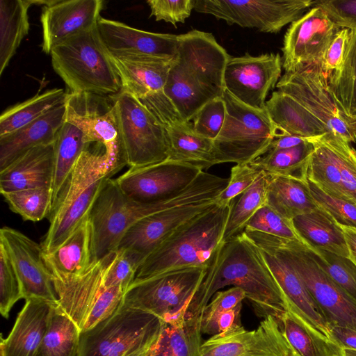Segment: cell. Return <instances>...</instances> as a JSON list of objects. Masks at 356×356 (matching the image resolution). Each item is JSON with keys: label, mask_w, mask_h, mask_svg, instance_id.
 Segmentation results:
<instances>
[{"label": "cell", "mask_w": 356, "mask_h": 356, "mask_svg": "<svg viewBox=\"0 0 356 356\" xmlns=\"http://www.w3.org/2000/svg\"><path fill=\"white\" fill-rule=\"evenodd\" d=\"M268 175L266 204L284 218L291 220L297 216L318 208L307 180Z\"/></svg>", "instance_id": "836d02e7"}, {"label": "cell", "mask_w": 356, "mask_h": 356, "mask_svg": "<svg viewBox=\"0 0 356 356\" xmlns=\"http://www.w3.org/2000/svg\"><path fill=\"white\" fill-rule=\"evenodd\" d=\"M313 143L307 180L331 196L356 204V150L332 133Z\"/></svg>", "instance_id": "5bb4252c"}, {"label": "cell", "mask_w": 356, "mask_h": 356, "mask_svg": "<svg viewBox=\"0 0 356 356\" xmlns=\"http://www.w3.org/2000/svg\"><path fill=\"white\" fill-rule=\"evenodd\" d=\"M246 298L240 288L217 291L202 311L200 332L214 336L233 327L241 326L243 300Z\"/></svg>", "instance_id": "74e56055"}, {"label": "cell", "mask_w": 356, "mask_h": 356, "mask_svg": "<svg viewBox=\"0 0 356 356\" xmlns=\"http://www.w3.org/2000/svg\"><path fill=\"white\" fill-rule=\"evenodd\" d=\"M342 356H356V350L343 348Z\"/></svg>", "instance_id": "03108f58"}, {"label": "cell", "mask_w": 356, "mask_h": 356, "mask_svg": "<svg viewBox=\"0 0 356 356\" xmlns=\"http://www.w3.org/2000/svg\"><path fill=\"white\" fill-rule=\"evenodd\" d=\"M163 321L129 307L123 301L111 317L80 333L77 356H124L129 351L159 340Z\"/></svg>", "instance_id": "9c48e42d"}, {"label": "cell", "mask_w": 356, "mask_h": 356, "mask_svg": "<svg viewBox=\"0 0 356 356\" xmlns=\"http://www.w3.org/2000/svg\"><path fill=\"white\" fill-rule=\"evenodd\" d=\"M118 114L129 168L143 167L169 158L165 129L139 99L120 90L111 95Z\"/></svg>", "instance_id": "8fae6325"}, {"label": "cell", "mask_w": 356, "mask_h": 356, "mask_svg": "<svg viewBox=\"0 0 356 356\" xmlns=\"http://www.w3.org/2000/svg\"><path fill=\"white\" fill-rule=\"evenodd\" d=\"M227 286L241 289L260 317L272 315L280 320L288 311L284 296L261 253L243 232L219 244L186 316L200 319L213 295Z\"/></svg>", "instance_id": "6da1fadb"}, {"label": "cell", "mask_w": 356, "mask_h": 356, "mask_svg": "<svg viewBox=\"0 0 356 356\" xmlns=\"http://www.w3.org/2000/svg\"><path fill=\"white\" fill-rule=\"evenodd\" d=\"M56 305L39 299L25 300L7 338L1 335L4 356H36Z\"/></svg>", "instance_id": "d4e9b609"}, {"label": "cell", "mask_w": 356, "mask_h": 356, "mask_svg": "<svg viewBox=\"0 0 356 356\" xmlns=\"http://www.w3.org/2000/svg\"><path fill=\"white\" fill-rule=\"evenodd\" d=\"M244 229L302 242L292 226L291 220L284 218L266 204L251 217Z\"/></svg>", "instance_id": "681fc988"}, {"label": "cell", "mask_w": 356, "mask_h": 356, "mask_svg": "<svg viewBox=\"0 0 356 356\" xmlns=\"http://www.w3.org/2000/svg\"><path fill=\"white\" fill-rule=\"evenodd\" d=\"M144 258L127 249H118L111 254L103 277V287L121 286L126 292L134 282Z\"/></svg>", "instance_id": "c3c4849f"}, {"label": "cell", "mask_w": 356, "mask_h": 356, "mask_svg": "<svg viewBox=\"0 0 356 356\" xmlns=\"http://www.w3.org/2000/svg\"><path fill=\"white\" fill-rule=\"evenodd\" d=\"M68 93L54 88L38 94L3 111L0 116V136L11 133L38 119L66 102Z\"/></svg>", "instance_id": "60d3db41"}, {"label": "cell", "mask_w": 356, "mask_h": 356, "mask_svg": "<svg viewBox=\"0 0 356 356\" xmlns=\"http://www.w3.org/2000/svg\"><path fill=\"white\" fill-rule=\"evenodd\" d=\"M205 270V267L174 269L134 280L124 293L123 303L152 314L163 322L175 321L186 315Z\"/></svg>", "instance_id": "30bf717a"}, {"label": "cell", "mask_w": 356, "mask_h": 356, "mask_svg": "<svg viewBox=\"0 0 356 356\" xmlns=\"http://www.w3.org/2000/svg\"><path fill=\"white\" fill-rule=\"evenodd\" d=\"M103 6L101 0H49L40 16L42 51L50 54L58 44L95 26Z\"/></svg>", "instance_id": "603a6c76"}, {"label": "cell", "mask_w": 356, "mask_h": 356, "mask_svg": "<svg viewBox=\"0 0 356 356\" xmlns=\"http://www.w3.org/2000/svg\"><path fill=\"white\" fill-rule=\"evenodd\" d=\"M243 233L261 253L284 296L288 311L333 341L329 323L321 309L282 253L260 239L253 232L244 229Z\"/></svg>", "instance_id": "d6986e66"}, {"label": "cell", "mask_w": 356, "mask_h": 356, "mask_svg": "<svg viewBox=\"0 0 356 356\" xmlns=\"http://www.w3.org/2000/svg\"><path fill=\"white\" fill-rule=\"evenodd\" d=\"M167 132L169 160L189 163L200 168L213 165V140L197 134L190 122L184 120L161 90L139 99Z\"/></svg>", "instance_id": "e0dca14e"}, {"label": "cell", "mask_w": 356, "mask_h": 356, "mask_svg": "<svg viewBox=\"0 0 356 356\" xmlns=\"http://www.w3.org/2000/svg\"><path fill=\"white\" fill-rule=\"evenodd\" d=\"M329 74L320 65H312L298 70L285 72L276 87L295 99L322 122L330 133L349 143L356 142V135L344 120L331 92Z\"/></svg>", "instance_id": "4fadbf2b"}, {"label": "cell", "mask_w": 356, "mask_h": 356, "mask_svg": "<svg viewBox=\"0 0 356 356\" xmlns=\"http://www.w3.org/2000/svg\"><path fill=\"white\" fill-rule=\"evenodd\" d=\"M200 319L186 315L163 322L159 341L149 356H200Z\"/></svg>", "instance_id": "8d00e7d4"}, {"label": "cell", "mask_w": 356, "mask_h": 356, "mask_svg": "<svg viewBox=\"0 0 356 356\" xmlns=\"http://www.w3.org/2000/svg\"><path fill=\"white\" fill-rule=\"evenodd\" d=\"M50 56L53 69L70 92L111 96L121 90L111 54L97 25L58 44Z\"/></svg>", "instance_id": "5b68a950"}, {"label": "cell", "mask_w": 356, "mask_h": 356, "mask_svg": "<svg viewBox=\"0 0 356 356\" xmlns=\"http://www.w3.org/2000/svg\"><path fill=\"white\" fill-rule=\"evenodd\" d=\"M10 209L24 220L38 222L49 218L52 209V190L27 188L1 194Z\"/></svg>", "instance_id": "bcb514c9"}, {"label": "cell", "mask_w": 356, "mask_h": 356, "mask_svg": "<svg viewBox=\"0 0 356 356\" xmlns=\"http://www.w3.org/2000/svg\"><path fill=\"white\" fill-rule=\"evenodd\" d=\"M266 110L277 134L315 138L330 133L302 105L280 90L272 93L266 102Z\"/></svg>", "instance_id": "4dcf8cb0"}, {"label": "cell", "mask_w": 356, "mask_h": 356, "mask_svg": "<svg viewBox=\"0 0 356 356\" xmlns=\"http://www.w3.org/2000/svg\"><path fill=\"white\" fill-rule=\"evenodd\" d=\"M125 291L119 286L100 291L81 330L86 331L113 316L121 305Z\"/></svg>", "instance_id": "db71d44e"}, {"label": "cell", "mask_w": 356, "mask_h": 356, "mask_svg": "<svg viewBox=\"0 0 356 356\" xmlns=\"http://www.w3.org/2000/svg\"><path fill=\"white\" fill-rule=\"evenodd\" d=\"M261 171L250 163L236 164L231 169L229 182L217 198L218 204H229L258 178Z\"/></svg>", "instance_id": "11a10c76"}, {"label": "cell", "mask_w": 356, "mask_h": 356, "mask_svg": "<svg viewBox=\"0 0 356 356\" xmlns=\"http://www.w3.org/2000/svg\"><path fill=\"white\" fill-rule=\"evenodd\" d=\"M65 103L38 119L0 136V171L28 150L55 142L65 122Z\"/></svg>", "instance_id": "f1b7e54d"}, {"label": "cell", "mask_w": 356, "mask_h": 356, "mask_svg": "<svg viewBox=\"0 0 356 356\" xmlns=\"http://www.w3.org/2000/svg\"><path fill=\"white\" fill-rule=\"evenodd\" d=\"M278 321L284 336L299 356H342V348L339 345L289 311Z\"/></svg>", "instance_id": "f35d334b"}, {"label": "cell", "mask_w": 356, "mask_h": 356, "mask_svg": "<svg viewBox=\"0 0 356 356\" xmlns=\"http://www.w3.org/2000/svg\"><path fill=\"white\" fill-rule=\"evenodd\" d=\"M0 356H4L3 353L0 350Z\"/></svg>", "instance_id": "003e7915"}, {"label": "cell", "mask_w": 356, "mask_h": 356, "mask_svg": "<svg viewBox=\"0 0 356 356\" xmlns=\"http://www.w3.org/2000/svg\"><path fill=\"white\" fill-rule=\"evenodd\" d=\"M65 106V121L83 134V150L106 155L111 177L127 165L117 108L111 96L70 92Z\"/></svg>", "instance_id": "8992f818"}, {"label": "cell", "mask_w": 356, "mask_h": 356, "mask_svg": "<svg viewBox=\"0 0 356 356\" xmlns=\"http://www.w3.org/2000/svg\"><path fill=\"white\" fill-rule=\"evenodd\" d=\"M35 0H0V75L29 33V9Z\"/></svg>", "instance_id": "d590c367"}, {"label": "cell", "mask_w": 356, "mask_h": 356, "mask_svg": "<svg viewBox=\"0 0 356 356\" xmlns=\"http://www.w3.org/2000/svg\"><path fill=\"white\" fill-rule=\"evenodd\" d=\"M151 10V16L156 21L170 22L175 27L177 22L184 23L193 9L195 0H149L147 1Z\"/></svg>", "instance_id": "9f6ffc18"}, {"label": "cell", "mask_w": 356, "mask_h": 356, "mask_svg": "<svg viewBox=\"0 0 356 356\" xmlns=\"http://www.w3.org/2000/svg\"><path fill=\"white\" fill-rule=\"evenodd\" d=\"M105 179L94 183L65 209L49 219V229L41 243L44 253H51L58 248L89 215Z\"/></svg>", "instance_id": "e575fe53"}, {"label": "cell", "mask_w": 356, "mask_h": 356, "mask_svg": "<svg viewBox=\"0 0 356 356\" xmlns=\"http://www.w3.org/2000/svg\"><path fill=\"white\" fill-rule=\"evenodd\" d=\"M97 26L111 55L136 54L163 58H174L177 55L179 35L145 31L101 17Z\"/></svg>", "instance_id": "cb8c5ba5"}, {"label": "cell", "mask_w": 356, "mask_h": 356, "mask_svg": "<svg viewBox=\"0 0 356 356\" xmlns=\"http://www.w3.org/2000/svg\"><path fill=\"white\" fill-rule=\"evenodd\" d=\"M339 29L322 9L315 6L292 22L284 35L282 49L285 72L320 65L327 47Z\"/></svg>", "instance_id": "44dd1931"}, {"label": "cell", "mask_w": 356, "mask_h": 356, "mask_svg": "<svg viewBox=\"0 0 356 356\" xmlns=\"http://www.w3.org/2000/svg\"><path fill=\"white\" fill-rule=\"evenodd\" d=\"M200 356H299L284 336L277 318L268 315L253 330L243 325L211 336Z\"/></svg>", "instance_id": "2e32d148"}, {"label": "cell", "mask_w": 356, "mask_h": 356, "mask_svg": "<svg viewBox=\"0 0 356 356\" xmlns=\"http://www.w3.org/2000/svg\"><path fill=\"white\" fill-rule=\"evenodd\" d=\"M343 231L350 258L356 265V228L341 226Z\"/></svg>", "instance_id": "6125c7cd"}, {"label": "cell", "mask_w": 356, "mask_h": 356, "mask_svg": "<svg viewBox=\"0 0 356 356\" xmlns=\"http://www.w3.org/2000/svg\"><path fill=\"white\" fill-rule=\"evenodd\" d=\"M234 200L229 204L216 202L181 225L145 259L134 280L174 269L206 268L222 241Z\"/></svg>", "instance_id": "277c9868"}, {"label": "cell", "mask_w": 356, "mask_h": 356, "mask_svg": "<svg viewBox=\"0 0 356 356\" xmlns=\"http://www.w3.org/2000/svg\"><path fill=\"white\" fill-rule=\"evenodd\" d=\"M312 0H195V10L229 24L277 33L313 6Z\"/></svg>", "instance_id": "7c38bea8"}, {"label": "cell", "mask_w": 356, "mask_h": 356, "mask_svg": "<svg viewBox=\"0 0 356 356\" xmlns=\"http://www.w3.org/2000/svg\"><path fill=\"white\" fill-rule=\"evenodd\" d=\"M227 184L226 178L202 171L177 196L143 204L125 195L115 179H105L89 213L95 260L115 252L126 232L143 218L186 204L217 200Z\"/></svg>", "instance_id": "7a4b0ae2"}, {"label": "cell", "mask_w": 356, "mask_h": 356, "mask_svg": "<svg viewBox=\"0 0 356 356\" xmlns=\"http://www.w3.org/2000/svg\"><path fill=\"white\" fill-rule=\"evenodd\" d=\"M330 327L332 340L342 349L356 350V330L338 325Z\"/></svg>", "instance_id": "91938a15"}, {"label": "cell", "mask_w": 356, "mask_h": 356, "mask_svg": "<svg viewBox=\"0 0 356 356\" xmlns=\"http://www.w3.org/2000/svg\"><path fill=\"white\" fill-rule=\"evenodd\" d=\"M269 175L261 172L255 181L236 200H234L225 225L222 241L243 232L256 211L266 204Z\"/></svg>", "instance_id": "f6af8a7d"}, {"label": "cell", "mask_w": 356, "mask_h": 356, "mask_svg": "<svg viewBox=\"0 0 356 356\" xmlns=\"http://www.w3.org/2000/svg\"><path fill=\"white\" fill-rule=\"evenodd\" d=\"M313 141L291 148L264 151L250 164L270 175L307 181L308 163L314 149Z\"/></svg>", "instance_id": "ab89813d"}, {"label": "cell", "mask_w": 356, "mask_h": 356, "mask_svg": "<svg viewBox=\"0 0 356 356\" xmlns=\"http://www.w3.org/2000/svg\"><path fill=\"white\" fill-rule=\"evenodd\" d=\"M315 138H307L290 135L277 134L264 151L291 148L303 143L312 142Z\"/></svg>", "instance_id": "94428289"}, {"label": "cell", "mask_w": 356, "mask_h": 356, "mask_svg": "<svg viewBox=\"0 0 356 356\" xmlns=\"http://www.w3.org/2000/svg\"><path fill=\"white\" fill-rule=\"evenodd\" d=\"M225 115L226 106L222 97L210 101L194 116V131L201 136L213 140L222 129Z\"/></svg>", "instance_id": "f5cc1de1"}, {"label": "cell", "mask_w": 356, "mask_h": 356, "mask_svg": "<svg viewBox=\"0 0 356 356\" xmlns=\"http://www.w3.org/2000/svg\"><path fill=\"white\" fill-rule=\"evenodd\" d=\"M308 250L325 273L356 300V265L350 258L321 249Z\"/></svg>", "instance_id": "7dc6e473"}, {"label": "cell", "mask_w": 356, "mask_h": 356, "mask_svg": "<svg viewBox=\"0 0 356 356\" xmlns=\"http://www.w3.org/2000/svg\"><path fill=\"white\" fill-rule=\"evenodd\" d=\"M158 341L136 348L129 351L124 356H149Z\"/></svg>", "instance_id": "be15d7a7"}, {"label": "cell", "mask_w": 356, "mask_h": 356, "mask_svg": "<svg viewBox=\"0 0 356 356\" xmlns=\"http://www.w3.org/2000/svg\"><path fill=\"white\" fill-rule=\"evenodd\" d=\"M23 298L21 284L7 252L0 245V312L8 318L13 305Z\"/></svg>", "instance_id": "f907efd6"}, {"label": "cell", "mask_w": 356, "mask_h": 356, "mask_svg": "<svg viewBox=\"0 0 356 356\" xmlns=\"http://www.w3.org/2000/svg\"><path fill=\"white\" fill-rule=\"evenodd\" d=\"M328 83L341 111L356 115V29L350 30L343 62L329 75Z\"/></svg>", "instance_id": "ee69618b"}, {"label": "cell", "mask_w": 356, "mask_h": 356, "mask_svg": "<svg viewBox=\"0 0 356 356\" xmlns=\"http://www.w3.org/2000/svg\"><path fill=\"white\" fill-rule=\"evenodd\" d=\"M43 257L54 282H67L83 275L96 261L89 215L58 248Z\"/></svg>", "instance_id": "4316f807"}, {"label": "cell", "mask_w": 356, "mask_h": 356, "mask_svg": "<svg viewBox=\"0 0 356 356\" xmlns=\"http://www.w3.org/2000/svg\"><path fill=\"white\" fill-rule=\"evenodd\" d=\"M343 118L346 122L349 127L352 129L354 134L356 135V115H347L342 113Z\"/></svg>", "instance_id": "e7e4bbea"}, {"label": "cell", "mask_w": 356, "mask_h": 356, "mask_svg": "<svg viewBox=\"0 0 356 356\" xmlns=\"http://www.w3.org/2000/svg\"><path fill=\"white\" fill-rule=\"evenodd\" d=\"M226 115L213 140L214 163H247L260 155L277 135L266 110L251 108L225 90Z\"/></svg>", "instance_id": "52a82bcc"}, {"label": "cell", "mask_w": 356, "mask_h": 356, "mask_svg": "<svg viewBox=\"0 0 356 356\" xmlns=\"http://www.w3.org/2000/svg\"><path fill=\"white\" fill-rule=\"evenodd\" d=\"M83 147L81 131L76 125L65 121L58 131L54 142L52 208L60 190L81 154Z\"/></svg>", "instance_id": "b9f144b4"}, {"label": "cell", "mask_w": 356, "mask_h": 356, "mask_svg": "<svg viewBox=\"0 0 356 356\" xmlns=\"http://www.w3.org/2000/svg\"><path fill=\"white\" fill-rule=\"evenodd\" d=\"M80 333L75 322L55 307L36 356H77Z\"/></svg>", "instance_id": "7bdbcfd3"}, {"label": "cell", "mask_w": 356, "mask_h": 356, "mask_svg": "<svg viewBox=\"0 0 356 356\" xmlns=\"http://www.w3.org/2000/svg\"><path fill=\"white\" fill-rule=\"evenodd\" d=\"M111 254L95 261L83 275L67 282H54L61 311L81 330L88 312L103 288V277Z\"/></svg>", "instance_id": "f546056e"}, {"label": "cell", "mask_w": 356, "mask_h": 356, "mask_svg": "<svg viewBox=\"0 0 356 356\" xmlns=\"http://www.w3.org/2000/svg\"><path fill=\"white\" fill-rule=\"evenodd\" d=\"M0 245L18 275L23 299H39L58 307V298L41 244L17 229L4 226L0 229Z\"/></svg>", "instance_id": "ffe728a7"}, {"label": "cell", "mask_w": 356, "mask_h": 356, "mask_svg": "<svg viewBox=\"0 0 356 356\" xmlns=\"http://www.w3.org/2000/svg\"><path fill=\"white\" fill-rule=\"evenodd\" d=\"M314 6L322 9L339 29H356V0L314 1Z\"/></svg>", "instance_id": "6f0895ef"}, {"label": "cell", "mask_w": 356, "mask_h": 356, "mask_svg": "<svg viewBox=\"0 0 356 356\" xmlns=\"http://www.w3.org/2000/svg\"><path fill=\"white\" fill-rule=\"evenodd\" d=\"M121 82V90L140 99L163 90L174 58L111 55Z\"/></svg>", "instance_id": "484cf974"}, {"label": "cell", "mask_w": 356, "mask_h": 356, "mask_svg": "<svg viewBox=\"0 0 356 356\" xmlns=\"http://www.w3.org/2000/svg\"><path fill=\"white\" fill-rule=\"evenodd\" d=\"M282 66L279 54L230 56L224 72L225 90L241 103L266 110V98L279 81Z\"/></svg>", "instance_id": "ac0fdd59"}, {"label": "cell", "mask_w": 356, "mask_h": 356, "mask_svg": "<svg viewBox=\"0 0 356 356\" xmlns=\"http://www.w3.org/2000/svg\"><path fill=\"white\" fill-rule=\"evenodd\" d=\"M54 143L35 147L0 171L1 193L27 188L52 190Z\"/></svg>", "instance_id": "83f0119b"}, {"label": "cell", "mask_w": 356, "mask_h": 356, "mask_svg": "<svg viewBox=\"0 0 356 356\" xmlns=\"http://www.w3.org/2000/svg\"><path fill=\"white\" fill-rule=\"evenodd\" d=\"M312 196L318 207L323 209L341 226L356 228V204L331 196L307 180Z\"/></svg>", "instance_id": "816d5d0a"}, {"label": "cell", "mask_w": 356, "mask_h": 356, "mask_svg": "<svg viewBox=\"0 0 356 356\" xmlns=\"http://www.w3.org/2000/svg\"><path fill=\"white\" fill-rule=\"evenodd\" d=\"M111 178L106 155L83 150L60 190L48 218L59 213L96 181Z\"/></svg>", "instance_id": "d6a6232c"}, {"label": "cell", "mask_w": 356, "mask_h": 356, "mask_svg": "<svg viewBox=\"0 0 356 356\" xmlns=\"http://www.w3.org/2000/svg\"><path fill=\"white\" fill-rule=\"evenodd\" d=\"M216 202L217 200L186 204L144 217L126 232L118 249L132 250L145 260L181 225Z\"/></svg>", "instance_id": "7402d4cb"}, {"label": "cell", "mask_w": 356, "mask_h": 356, "mask_svg": "<svg viewBox=\"0 0 356 356\" xmlns=\"http://www.w3.org/2000/svg\"><path fill=\"white\" fill-rule=\"evenodd\" d=\"M291 223L297 235L309 249H321L350 258L341 227L320 207L296 216Z\"/></svg>", "instance_id": "1f68e13d"}, {"label": "cell", "mask_w": 356, "mask_h": 356, "mask_svg": "<svg viewBox=\"0 0 356 356\" xmlns=\"http://www.w3.org/2000/svg\"><path fill=\"white\" fill-rule=\"evenodd\" d=\"M203 170L172 160L138 168H129L115 179L122 192L132 200L155 203L174 197L184 191Z\"/></svg>", "instance_id": "9a60e30c"}, {"label": "cell", "mask_w": 356, "mask_h": 356, "mask_svg": "<svg viewBox=\"0 0 356 356\" xmlns=\"http://www.w3.org/2000/svg\"><path fill=\"white\" fill-rule=\"evenodd\" d=\"M350 30L339 29L327 47L320 66L327 74L337 70L341 65L346 51Z\"/></svg>", "instance_id": "680465c9"}, {"label": "cell", "mask_w": 356, "mask_h": 356, "mask_svg": "<svg viewBox=\"0 0 356 356\" xmlns=\"http://www.w3.org/2000/svg\"><path fill=\"white\" fill-rule=\"evenodd\" d=\"M253 232L260 239L280 250L293 266L330 326L338 325L356 330V300L325 273L302 242L257 231Z\"/></svg>", "instance_id": "ba28073f"}, {"label": "cell", "mask_w": 356, "mask_h": 356, "mask_svg": "<svg viewBox=\"0 0 356 356\" xmlns=\"http://www.w3.org/2000/svg\"><path fill=\"white\" fill-rule=\"evenodd\" d=\"M179 38L163 90L182 118L190 122L206 104L222 97L230 56L211 33L194 29Z\"/></svg>", "instance_id": "3957f363"}]
</instances>
